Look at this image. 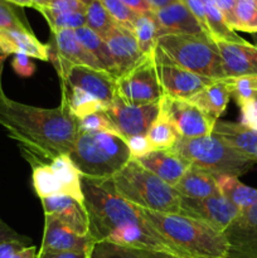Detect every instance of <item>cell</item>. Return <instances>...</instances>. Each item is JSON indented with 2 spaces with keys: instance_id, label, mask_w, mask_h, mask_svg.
Returning <instances> with one entry per match:
<instances>
[{
  "instance_id": "1",
  "label": "cell",
  "mask_w": 257,
  "mask_h": 258,
  "mask_svg": "<svg viewBox=\"0 0 257 258\" xmlns=\"http://www.w3.org/2000/svg\"><path fill=\"white\" fill-rule=\"evenodd\" d=\"M0 126L17 141L23 158L33 165L70 155L80 127L68 107L43 108L0 96Z\"/></svg>"
},
{
  "instance_id": "2",
  "label": "cell",
  "mask_w": 257,
  "mask_h": 258,
  "mask_svg": "<svg viewBox=\"0 0 257 258\" xmlns=\"http://www.w3.org/2000/svg\"><path fill=\"white\" fill-rule=\"evenodd\" d=\"M144 218L183 258H226L223 232L211 224L183 214L141 209Z\"/></svg>"
},
{
  "instance_id": "3",
  "label": "cell",
  "mask_w": 257,
  "mask_h": 258,
  "mask_svg": "<svg viewBox=\"0 0 257 258\" xmlns=\"http://www.w3.org/2000/svg\"><path fill=\"white\" fill-rule=\"evenodd\" d=\"M82 191L90 221V236L95 243L108 241L112 234L125 227L149 223L139 207L117 193L112 179L96 180L82 176Z\"/></svg>"
},
{
  "instance_id": "4",
  "label": "cell",
  "mask_w": 257,
  "mask_h": 258,
  "mask_svg": "<svg viewBox=\"0 0 257 258\" xmlns=\"http://www.w3.org/2000/svg\"><path fill=\"white\" fill-rule=\"evenodd\" d=\"M70 158L83 178L112 179L128 161L130 150L125 138L111 133L80 131Z\"/></svg>"
},
{
  "instance_id": "5",
  "label": "cell",
  "mask_w": 257,
  "mask_h": 258,
  "mask_svg": "<svg viewBox=\"0 0 257 258\" xmlns=\"http://www.w3.org/2000/svg\"><path fill=\"white\" fill-rule=\"evenodd\" d=\"M171 150L190 165L208 171L214 176L239 178L257 164L256 158L232 148L214 134L196 139L180 138Z\"/></svg>"
},
{
  "instance_id": "6",
  "label": "cell",
  "mask_w": 257,
  "mask_h": 258,
  "mask_svg": "<svg viewBox=\"0 0 257 258\" xmlns=\"http://www.w3.org/2000/svg\"><path fill=\"white\" fill-rule=\"evenodd\" d=\"M117 193L141 209L180 214V198L175 189L131 159L112 178Z\"/></svg>"
},
{
  "instance_id": "7",
  "label": "cell",
  "mask_w": 257,
  "mask_h": 258,
  "mask_svg": "<svg viewBox=\"0 0 257 258\" xmlns=\"http://www.w3.org/2000/svg\"><path fill=\"white\" fill-rule=\"evenodd\" d=\"M156 47L173 62L209 80L226 78L221 55L214 40L202 34H165Z\"/></svg>"
},
{
  "instance_id": "8",
  "label": "cell",
  "mask_w": 257,
  "mask_h": 258,
  "mask_svg": "<svg viewBox=\"0 0 257 258\" xmlns=\"http://www.w3.org/2000/svg\"><path fill=\"white\" fill-rule=\"evenodd\" d=\"M116 95L133 105L158 102L165 96L159 82L154 53L146 55L133 70L117 78Z\"/></svg>"
},
{
  "instance_id": "9",
  "label": "cell",
  "mask_w": 257,
  "mask_h": 258,
  "mask_svg": "<svg viewBox=\"0 0 257 258\" xmlns=\"http://www.w3.org/2000/svg\"><path fill=\"white\" fill-rule=\"evenodd\" d=\"M160 110L170 120L181 139H196L213 133V121L198 106L189 100L164 96L160 100Z\"/></svg>"
},
{
  "instance_id": "10",
  "label": "cell",
  "mask_w": 257,
  "mask_h": 258,
  "mask_svg": "<svg viewBox=\"0 0 257 258\" xmlns=\"http://www.w3.org/2000/svg\"><path fill=\"white\" fill-rule=\"evenodd\" d=\"M154 60L159 82L166 96L189 100L213 81L178 66L170 58L166 57L158 47L154 50Z\"/></svg>"
},
{
  "instance_id": "11",
  "label": "cell",
  "mask_w": 257,
  "mask_h": 258,
  "mask_svg": "<svg viewBox=\"0 0 257 258\" xmlns=\"http://www.w3.org/2000/svg\"><path fill=\"white\" fill-rule=\"evenodd\" d=\"M105 111L118 134L127 139L148 134L150 126L160 113V101L148 105H133L116 95L113 102Z\"/></svg>"
},
{
  "instance_id": "12",
  "label": "cell",
  "mask_w": 257,
  "mask_h": 258,
  "mask_svg": "<svg viewBox=\"0 0 257 258\" xmlns=\"http://www.w3.org/2000/svg\"><path fill=\"white\" fill-rule=\"evenodd\" d=\"M60 78V83L72 86L85 91L93 98L100 101L106 108L116 97V81L117 78L108 71L90 66H71Z\"/></svg>"
},
{
  "instance_id": "13",
  "label": "cell",
  "mask_w": 257,
  "mask_h": 258,
  "mask_svg": "<svg viewBox=\"0 0 257 258\" xmlns=\"http://www.w3.org/2000/svg\"><path fill=\"white\" fill-rule=\"evenodd\" d=\"M226 258H257V202L224 229Z\"/></svg>"
},
{
  "instance_id": "14",
  "label": "cell",
  "mask_w": 257,
  "mask_h": 258,
  "mask_svg": "<svg viewBox=\"0 0 257 258\" xmlns=\"http://www.w3.org/2000/svg\"><path fill=\"white\" fill-rule=\"evenodd\" d=\"M239 213V209L222 194L206 199L180 198V214L201 219L221 232H224Z\"/></svg>"
},
{
  "instance_id": "15",
  "label": "cell",
  "mask_w": 257,
  "mask_h": 258,
  "mask_svg": "<svg viewBox=\"0 0 257 258\" xmlns=\"http://www.w3.org/2000/svg\"><path fill=\"white\" fill-rule=\"evenodd\" d=\"M95 241L90 234L81 236L50 214H44V232L40 251L91 253Z\"/></svg>"
},
{
  "instance_id": "16",
  "label": "cell",
  "mask_w": 257,
  "mask_h": 258,
  "mask_svg": "<svg viewBox=\"0 0 257 258\" xmlns=\"http://www.w3.org/2000/svg\"><path fill=\"white\" fill-rule=\"evenodd\" d=\"M105 42L113 62L116 78L133 70L146 57L139 48L133 30L118 24H115L106 35Z\"/></svg>"
},
{
  "instance_id": "17",
  "label": "cell",
  "mask_w": 257,
  "mask_h": 258,
  "mask_svg": "<svg viewBox=\"0 0 257 258\" xmlns=\"http://www.w3.org/2000/svg\"><path fill=\"white\" fill-rule=\"evenodd\" d=\"M214 43L221 55L226 78L257 75V45L248 42L234 43L227 40H214Z\"/></svg>"
},
{
  "instance_id": "18",
  "label": "cell",
  "mask_w": 257,
  "mask_h": 258,
  "mask_svg": "<svg viewBox=\"0 0 257 258\" xmlns=\"http://www.w3.org/2000/svg\"><path fill=\"white\" fill-rule=\"evenodd\" d=\"M42 201L44 214H50L81 236L90 234V221L85 204L70 196H53Z\"/></svg>"
},
{
  "instance_id": "19",
  "label": "cell",
  "mask_w": 257,
  "mask_h": 258,
  "mask_svg": "<svg viewBox=\"0 0 257 258\" xmlns=\"http://www.w3.org/2000/svg\"><path fill=\"white\" fill-rule=\"evenodd\" d=\"M159 25V37L165 34H202L201 24L183 0L153 13ZM206 34V33H204ZM207 35V34H206Z\"/></svg>"
},
{
  "instance_id": "20",
  "label": "cell",
  "mask_w": 257,
  "mask_h": 258,
  "mask_svg": "<svg viewBox=\"0 0 257 258\" xmlns=\"http://www.w3.org/2000/svg\"><path fill=\"white\" fill-rule=\"evenodd\" d=\"M146 170L153 173L169 185L174 186L185 174L190 164L173 150H153L136 159Z\"/></svg>"
},
{
  "instance_id": "21",
  "label": "cell",
  "mask_w": 257,
  "mask_h": 258,
  "mask_svg": "<svg viewBox=\"0 0 257 258\" xmlns=\"http://www.w3.org/2000/svg\"><path fill=\"white\" fill-rule=\"evenodd\" d=\"M0 47L8 55L23 53L43 62L49 60V44L39 42L29 30L0 29Z\"/></svg>"
},
{
  "instance_id": "22",
  "label": "cell",
  "mask_w": 257,
  "mask_h": 258,
  "mask_svg": "<svg viewBox=\"0 0 257 258\" xmlns=\"http://www.w3.org/2000/svg\"><path fill=\"white\" fill-rule=\"evenodd\" d=\"M181 198L206 199L218 196L216 176L197 166L190 165L180 180L173 186Z\"/></svg>"
},
{
  "instance_id": "23",
  "label": "cell",
  "mask_w": 257,
  "mask_h": 258,
  "mask_svg": "<svg viewBox=\"0 0 257 258\" xmlns=\"http://www.w3.org/2000/svg\"><path fill=\"white\" fill-rule=\"evenodd\" d=\"M231 93L226 80H213L198 93L189 98L190 102L198 106L208 117L213 121H218L219 117L226 112Z\"/></svg>"
},
{
  "instance_id": "24",
  "label": "cell",
  "mask_w": 257,
  "mask_h": 258,
  "mask_svg": "<svg viewBox=\"0 0 257 258\" xmlns=\"http://www.w3.org/2000/svg\"><path fill=\"white\" fill-rule=\"evenodd\" d=\"M212 134L219 136L232 148L257 159V131L242 125L241 122L218 120Z\"/></svg>"
},
{
  "instance_id": "25",
  "label": "cell",
  "mask_w": 257,
  "mask_h": 258,
  "mask_svg": "<svg viewBox=\"0 0 257 258\" xmlns=\"http://www.w3.org/2000/svg\"><path fill=\"white\" fill-rule=\"evenodd\" d=\"M216 181L219 193L234 204L239 212L247 211L257 202V188L244 185L236 176L218 175Z\"/></svg>"
},
{
  "instance_id": "26",
  "label": "cell",
  "mask_w": 257,
  "mask_h": 258,
  "mask_svg": "<svg viewBox=\"0 0 257 258\" xmlns=\"http://www.w3.org/2000/svg\"><path fill=\"white\" fill-rule=\"evenodd\" d=\"M90 258H183L168 252L150 248L125 247L110 242H96L91 249Z\"/></svg>"
},
{
  "instance_id": "27",
  "label": "cell",
  "mask_w": 257,
  "mask_h": 258,
  "mask_svg": "<svg viewBox=\"0 0 257 258\" xmlns=\"http://www.w3.org/2000/svg\"><path fill=\"white\" fill-rule=\"evenodd\" d=\"M62 85V105L68 107L76 118H82L90 113L105 111L106 106L80 88Z\"/></svg>"
},
{
  "instance_id": "28",
  "label": "cell",
  "mask_w": 257,
  "mask_h": 258,
  "mask_svg": "<svg viewBox=\"0 0 257 258\" xmlns=\"http://www.w3.org/2000/svg\"><path fill=\"white\" fill-rule=\"evenodd\" d=\"M75 35L78 42L81 43V45L97 60L101 68L105 71H108V72L115 76L113 62L111 59L110 52H108V48L105 39L102 37H100L98 34H96L87 25L76 29Z\"/></svg>"
},
{
  "instance_id": "29",
  "label": "cell",
  "mask_w": 257,
  "mask_h": 258,
  "mask_svg": "<svg viewBox=\"0 0 257 258\" xmlns=\"http://www.w3.org/2000/svg\"><path fill=\"white\" fill-rule=\"evenodd\" d=\"M133 33L144 55L154 53L159 39V25L153 12L138 15L134 22Z\"/></svg>"
},
{
  "instance_id": "30",
  "label": "cell",
  "mask_w": 257,
  "mask_h": 258,
  "mask_svg": "<svg viewBox=\"0 0 257 258\" xmlns=\"http://www.w3.org/2000/svg\"><path fill=\"white\" fill-rule=\"evenodd\" d=\"M146 138L153 150H170L175 146L180 136L170 120L160 110L158 118L149 128Z\"/></svg>"
},
{
  "instance_id": "31",
  "label": "cell",
  "mask_w": 257,
  "mask_h": 258,
  "mask_svg": "<svg viewBox=\"0 0 257 258\" xmlns=\"http://www.w3.org/2000/svg\"><path fill=\"white\" fill-rule=\"evenodd\" d=\"M228 85L231 97L241 106L246 102L257 101V75L239 76L224 78Z\"/></svg>"
},
{
  "instance_id": "32",
  "label": "cell",
  "mask_w": 257,
  "mask_h": 258,
  "mask_svg": "<svg viewBox=\"0 0 257 258\" xmlns=\"http://www.w3.org/2000/svg\"><path fill=\"white\" fill-rule=\"evenodd\" d=\"M232 29L257 34V0H236Z\"/></svg>"
},
{
  "instance_id": "33",
  "label": "cell",
  "mask_w": 257,
  "mask_h": 258,
  "mask_svg": "<svg viewBox=\"0 0 257 258\" xmlns=\"http://www.w3.org/2000/svg\"><path fill=\"white\" fill-rule=\"evenodd\" d=\"M86 25L92 29L96 34L102 37L103 39L110 33V30L115 27L116 23L110 17L100 0H93L91 4L86 8Z\"/></svg>"
},
{
  "instance_id": "34",
  "label": "cell",
  "mask_w": 257,
  "mask_h": 258,
  "mask_svg": "<svg viewBox=\"0 0 257 258\" xmlns=\"http://www.w3.org/2000/svg\"><path fill=\"white\" fill-rule=\"evenodd\" d=\"M78 127H80V131H86V133L118 134L117 128L110 120L106 111H98V112L90 113L85 117L78 118Z\"/></svg>"
},
{
  "instance_id": "35",
  "label": "cell",
  "mask_w": 257,
  "mask_h": 258,
  "mask_svg": "<svg viewBox=\"0 0 257 258\" xmlns=\"http://www.w3.org/2000/svg\"><path fill=\"white\" fill-rule=\"evenodd\" d=\"M49 24L52 32L62 29L76 30L86 25V15L82 12L63 13V14H42Z\"/></svg>"
},
{
  "instance_id": "36",
  "label": "cell",
  "mask_w": 257,
  "mask_h": 258,
  "mask_svg": "<svg viewBox=\"0 0 257 258\" xmlns=\"http://www.w3.org/2000/svg\"><path fill=\"white\" fill-rule=\"evenodd\" d=\"M100 2L116 24L133 30L134 22L139 15L138 13L133 12L121 0H100Z\"/></svg>"
},
{
  "instance_id": "37",
  "label": "cell",
  "mask_w": 257,
  "mask_h": 258,
  "mask_svg": "<svg viewBox=\"0 0 257 258\" xmlns=\"http://www.w3.org/2000/svg\"><path fill=\"white\" fill-rule=\"evenodd\" d=\"M0 29L5 30H29V25L25 24L15 10L13 9L12 4L5 0H0Z\"/></svg>"
},
{
  "instance_id": "38",
  "label": "cell",
  "mask_w": 257,
  "mask_h": 258,
  "mask_svg": "<svg viewBox=\"0 0 257 258\" xmlns=\"http://www.w3.org/2000/svg\"><path fill=\"white\" fill-rule=\"evenodd\" d=\"M86 5L80 0H49L47 7L42 8L38 12L42 14H63V13L86 12Z\"/></svg>"
},
{
  "instance_id": "39",
  "label": "cell",
  "mask_w": 257,
  "mask_h": 258,
  "mask_svg": "<svg viewBox=\"0 0 257 258\" xmlns=\"http://www.w3.org/2000/svg\"><path fill=\"white\" fill-rule=\"evenodd\" d=\"M125 140L128 146V150H130V155L133 160L143 158L144 155H146V154H149L150 151H153V148H151L146 135L131 136V138L125 139Z\"/></svg>"
},
{
  "instance_id": "40",
  "label": "cell",
  "mask_w": 257,
  "mask_h": 258,
  "mask_svg": "<svg viewBox=\"0 0 257 258\" xmlns=\"http://www.w3.org/2000/svg\"><path fill=\"white\" fill-rule=\"evenodd\" d=\"M12 67L14 72L20 77H32L35 72V64L30 59L29 55L23 54V53H17L12 59Z\"/></svg>"
},
{
  "instance_id": "41",
  "label": "cell",
  "mask_w": 257,
  "mask_h": 258,
  "mask_svg": "<svg viewBox=\"0 0 257 258\" xmlns=\"http://www.w3.org/2000/svg\"><path fill=\"white\" fill-rule=\"evenodd\" d=\"M241 108V123L257 131V101H251L239 106Z\"/></svg>"
},
{
  "instance_id": "42",
  "label": "cell",
  "mask_w": 257,
  "mask_h": 258,
  "mask_svg": "<svg viewBox=\"0 0 257 258\" xmlns=\"http://www.w3.org/2000/svg\"><path fill=\"white\" fill-rule=\"evenodd\" d=\"M7 241H19L23 243H27L28 246H32V239L29 237H25L15 232L12 227L8 226L2 218H0V243Z\"/></svg>"
},
{
  "instance_id": "43",
  "label": "cell",
  "mask_w": 257,
  "mask_h": 258,
  "mask_svg": "<svg viewBox=\"0 0 257 258\" xmlns=\"http://www.w3.org/2000/svg\"><path fill=\"white\" fill-rule=\"evenodd\" d=\"M217 8L223 15L224 20L229 27H233L234 23V7H236V0H214Z\"/></svg>"
},
{
  "instance_id": "44",
  "label": "cell",
  "mask_w": 257,
  "mask_h": 258,
  "mask_svg": "<svg viewBox=\"0 0 257 258\" xmlns=\"http://www.w3.org/2000/svg\"><path fill=\"white\" fill-rule=\"evenodd\" d=\"M29 247L27 243L19 241H7L0 243V258H13L18 252Z\"/></svg>"
},
{
  "instance_id": "45",
  "label": "cell",
  "mask_w": 257,
  "mask_h": 258,
  "mask_svg": "<svg viewBox=\"0 0 257 258\" xmlns=\"http://www.w3.org/2000/svg\"><path fill=\"white\" fill-rule=\"evenodd\" d=\"M37 258H90V253H78V252H49L38 251Z\"/></svg>"
},
{
  "instance_id": "46",
  "label": "cell",
  "mask_w": 257,
  "mask_h": 258,
  "mask_svg": "<svg viewBox=\"0 0 257 258\" xmlns=\"http://www.w3.org/2000/svg\"><path fill=\"white\" fill-rule=\"evenodd\" d=\"M126 7L130 8L133 12L138 14H144V13H150V7L146 3V0H121Z\"/></svg>"
},
{
  "instance_id": "47",
  "label": "cell",
  "mask_w": 257,
  "mask_h": 258,
  "mask_svg": "<svg viewBox=\"0 0 257 258\" xmlns=\"http://www.w3.org/2000/svg\"><path fill=\"white\" fill-rule=\"evenodd\" d=\"M178 2V0H146V3L150 7L151 12H158V10L163 9V8L168 7V5L173 4V3Z\"/></svg>"
},
{
  "instance_id": "48",
  "label": "cell",
  "mask_w": 257,
  "mask_h": 258,
  "mask_svg": "<svg viewBox=\"0 0 257 258\" xmlns=\"http://www.w3.org/2000/svg\"><path fill=\"white\" fill-rule=\"evenodd\" d=\"M37 247L29 246L25 247V248L22 249L20 252H18L13 258H37Z\"/></svg>"
},
{
  "instance_id": "49",
  "label": "cell",
  "mask_w": 257,
  "mask_h": 258,
  "mask_svg": "<svg viewBox=\"0 0 257 258\" xmlns=\"http://www.w3.org/2000/svg\"><path fill=\"white\" fill-rule=\"evenodd\" d=\"M7 58H8V54L2 49V47H0V96H5L4 90H3L2 78H3V70H4V62Z\"/></svg>"
},
{
  "instance_id": "50",
  "label": "cell",
  "mask_w": 257,
  "mask_h": 258,
  "mask_svg": "<svg viewBox=\"0 0 257 258\" xmlns=\"http://www.w3.org/2000/svg\"><path fill=\"white\" fill-rule=\"evenodd\" d=\"M30 3H32V8L39 10V9H42V8L47 7V4L49 3V0H30Z\"/></svg>"
},
{
  "instance_id": "51",
  "label": "cell",
  "mask_w": 257,
  "mask_h": 258,
  "mask_svg": "<svg viewBox=\"0 0 257 258\" xmlns=\"http://www.w3.org/2000/svg\"><path fill=\"white\" fill-rule=\"evenodd\" d=\"M5 2L10 3V4L18 5V7L32 8V3H30V0H5Z\"/></svg>"
},
{
  "instance_id": "52",
  "label": "cell",
  "mask_w": 257,
  "mask_h": 258,
  "mask_svg": "<svg viewBox=\"0 0 257 258\" xmlns=\"http://www.w3.org/2000/svg\"><path fill=\"white\" fill-rule=\"evenodd\" d=\"M80 2L82 3V4H85L86 7H87V5H88V4H91V3H92L93 0H80Z\"/></svg>"
}]
</instances>
